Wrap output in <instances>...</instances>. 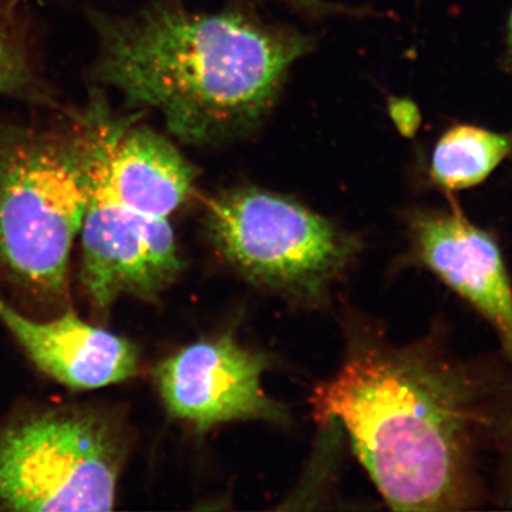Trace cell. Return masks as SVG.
I'll list each match as a JSON object with an SVG mask.
<instances>
[{
  "instance_id": "cell-10",
  "label": "cell",
  "mask_w": 512,
  "mask_h": 512,
  "mask_svg": "<svg viewBox=\"0 0 512 512\" xmlns=\"http://www.w3.org/2000/svg\"><path fill=\"white\" fill-rule=\"evenodd\" d=\"M0 322L40 370L70 389H100L137 373L133 343L84 322L74 312L37 322L0 298Z\"/></svg>"
},
{
  "instance_id": "cell-9",
  "label": "cell",
  "mask_w": 512,
  "mask_h": 512,
  "mask_svg": "<svg viewBox=\"0 0 512 512\" xmlns=\"http://www.w3.org/2000/svg\"><path fill=\"white\" fill-rule=\"evenodd\" d=\"M421 261L484 316L512 356V285L491 235L458 214H423L413 225Z\"/></svg>"
},
{
  "instance_id": "cell-11",
  "label": "cell",
  "mask_w": 512,
  "mask_h": 512,
  "mask_svg": "<svg viewBox=\"0 0 512 512\" xmlns=\"http://www.w3.org/2000/svg\"><path fill=\"white\" fill-rule=\"evenodd\" d=\"M504 134L477 126H456L441 136L431 156V177L446 190H464L487 180L511 153Z\"/></svg>"
},
{
  "instance_id": "cell-7",
  "label": "cell",
  "mask_w": 512,
  "mask_h": 512,
  "mask_svg": "<svg viewBox=\"0 0 512 512\" xmlns=\"http://www.w3.org/2000/svg\"><path fill=\"white\" fill-rule=\"evenodd\" d=\"M265 357L231 335L192 343L156 369L168 413L197 429L234 420L284 421L285 412L262 389Z\"/></svg>"
},
{
  "instance_id": "cell-14",
  "label": "cell",
  "mask_w": 512,
  "mask_h": 512,
  "mask_svg": "<svg viewBox=\"0 0 512 512\" xmlns=\"http://www.w3.org/2000/svg\"><path fill=\"white\" fill-rule=\"evenodd\" d=\"M510 37H511V47H512V13H511V20H510Z\"/></svg>"
},
{
  "instance_id": "cell-1",
  "label": "cell",
  "mask_w": 512,
  "mask_h": 512,
  "mask_svg": "<svg viewBox=\"0 0 512 512\" xmlns=\"http://www.w3.org/2000/svg\"><path fill=\"white\" fill-rule=\"evenodd\" d=\"M97 74L130 106L163 116L188 144H218L258 126L309 40L239 10L154 5L100 19Z\"/></svg>"
},
{
  "instance_id": "cell-12",
  "label": "cell",
  "mask_w": 512,
  "mask_h": 512,
  "mask_svg": "<svg viewBox=\"0 0 512 512\" xmlns=\"http://www.w3.org/2000/svg\"><path fill=\"white\" fill-rule=\"evenodd\" d=\"M30 84V72L18 47L0 33V93H23Z\"/></svg>"
},
{
  "instance_id": "cell-13",
  "label": "cell",
  "mask_w": 512,
  "mask_h": 512,
  "mask_svg": "<svg viewBox=\"0 0 512 512\" xmlns=\"http://www.w3.org/2000/svg\"><path fill=\"white\" fill-rule=\"evenodd\" d=\"M19 2V0H0V5H10V3Z\"/></svg>"
},
{
  "instance_id": "cell-2",
  "label": "cell",
  "mask_w": 512,
  "mask_h": 512,
  "mask_svg": "<svg viewBox=\"0 0 512 512\" xmlns=\"http://www.w3.org/2000/svg\"><path fill=\"white\" fill-rule=\"evenodd\" d=\"M312 406L320 423L345 427L393 510H460L474 500L478 441L494 416L460 367L427 353L363 350L316 387Z\"/></svg>"
},
{
  "instance_id": "cell-3",
  "label": "cell",
  "mask_w": 512,
  "mask_h": 512,
  "mask_svg": "<svg viewBox=\"0 0 512 512\" xmlns=\"http://www.w3.org/2000/svg\"><path fill=\"white\" fill-rule=\"evenodd\" d=\"M92 154L90 116L77 133L0 126V268L37 298H67Z\"/></svg>"
},
{
  "instance_id": "cell-5",
  "label": "cell",
  "mask_w": 512,
  "mask_h": 512,
  "mask_svg": "<svg viewBox=\"0 0 512 512\" xmlns=\"http://www.w3.org/2000/svg\"><path fill=\"white\" fill-rule=\"evenodd\" d=\"M215 248L258 284L318 295L355 254V242L298 202L238 188L208 202Z\"/></svg>"
},
{
  "instance_id": "cell-4",
  "label": "cell",
  "mask_w": 512,
  "mask_h": 512,
  "mask_svg": "<svg viewBox=\"0 0 512 512\" xmlns=\"http://www.w3.org/2000/svg\"><path fill=\"white\" fill-rule=\"evenodd\" d=\"M123 447L93 413L50 412L0 436V504L13 511H111Z\"/></svg>"
},
{
  "instance_id": "cell-8",
  "label": "cell",
  "mask_w": 512,
  "mask_h": 512,
  "mask_svg": "<svg viewBox=\"0 0 512 512\" xmlns=\"http://www.w3.org/2000/svg\"><path fill=\"white\" fill-rule=\"evenodd\" d=\"M93 167L128 210L168 218L190 197L197 170L170 140L147 127H128L103 110L90 113Z\"/></svg>"
},
{
  "instance_id": "cell-6",
  "label": "cell",
  "mask_w": 512,
  "mask_h": 512,
  "mask_svg": "<svg viewBox=\"0 0 512 512\" xmlns=\"http://www.w3.org/2000/svg\"><path fill=\"white\" fill-rule=\"evenodd\" d=\"M82 284L107 311L124 295L153 299L181 271L174 229L167 218L146 217L121 205L90 167L82 229Z\"/></svg>"
}]
</instances>
